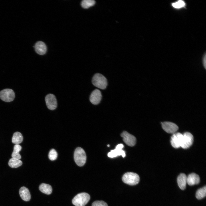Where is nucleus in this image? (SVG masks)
I'll use <instances>...</instances> for the list:
<instances>
[{
	"mask_svg": "<svg viewBox=\"0 0 206 206\" xmlns=\"http://www.w3.org/2000/svg\"><path fill=\"white\" fill-rule=\"evenodd\" d=\"M92 82L94 86L102 90L105 89L108 84L106 78L102 74L98 73L93 76Z\"/></svg>",
	"mask_w": 206,
	"mask_h": 206,
	"instance_id": "obj_1",
	"label": "nucleus"
},
{
	"mask_svg": "<svg viewBox=\"0 0 206 206\" xmlns=\"http://www.w3.org/2000/svg\"><path fill=\"white\" fill-rule=\"evenodd\" d=\"M75 161L79 166H83L85 163L86 160V153L82 148L78 147L75 149L74 154Z\"/></svg>",
	"mask_w": 206,
	"mask_h": 206,
	"instance_id": "obj_2",
	"label": "nucleus"
},
{
	"mask_svg": "<svg viewBox=\"0 0 206 206\" xmlns=\"http://www.w3.org/2000/svg\"><path fill=\"white\" fill-rule=\"evenodd\" d=\"M90 196L86 193H82L76 195L73 199L72 203L75 206H84L89 201Z\"/></svg>",
	"mask_w": 206,
	"mask_h": 206,
	"instance_id": "obj_3",
	"label": "nucleus"
},
{
	"mask_svg": "<svg viewBox=\"0 0 206 206\" xmlns=\"http://www.w3.org/2000/svg\"><path fill=\"white\" fill-rule=\"evenodd\" d=\"M122 180L125 183L130 185H135L139 182L140 178L137 174L131 172L125 173L122 176Z\"/></svg>",
	"mask_w": 206,
	"mask_h": 206,
	"instance_id": "obj_4",
	"label": "nucleus"
},
{
	"mask_svg": "<svg viewBox=\"0 0 206 206\" xmlns=\"http://www.w3.org/2000/svg\"><path fill=\"white\" fill-rule=\"evenodd\" d=\"M15 97V93L13 90L10 89H5L0 92V98L6 102L12 101Z\"/></svg>",
	"mask_w": 206,
	"mask_h": 206,
	"instance_id": "obj_5",
	"label": "nucleus"
},
{
	"mask_svg": "<svg viewBox=\"0 0 206 206\" xmlns=\"http://www.w3.org/2000/svg\"><path fill=\"white\" fill-rule=\"evenodd\" d=\"M193 141V135L188 132H185L183 134V138L181 147L186 149L190 147L192 144Z\"/></svg>",
	"mask_w": 206,
	"mask_h": 206,
	"instance_id": "obj_6",
	"label": "nucleus"
},
{
	"mask_svg": "<svg viewBox=\"0 0 206 206\" xmlns=\"http://www.w3.org/2000/svg\"><path fill=\"white\" fill-rule=\"evenodd\" d=\"M45 102L47 108L49 110L55 109L57 106V102L55 96L53 94H49L45 97Z\"/></svg>",
	"mask_w": 206,
	"mask_h": 206,
	"instance_id": "obj_7",
	"label": "nucleus"
},
{
	"mask_svg": "<svg viewBox=\"0 0 206 206\" xmlns=\"http://www.w3.org/2000/svg\"><path fill=\"white\" fill-rule=\"evenodd\" d=\"M124 146L122 144H119L116 146L115 148L111 150L108 154V156L110 158H114L121 155L124 157L126 156L125 152L122 150Z\"/></svg>",
	"mask_w": 206,
	"mask_h": 206,
	"instance_id": "obj_8",
	"label": "nucleus"
},
{
	"mask_svg": "<svg viewBox=\"0 0 206 206\" xmlns=\"http://www.w3.org/2000/svg\"><path fill=\"white\" fill-rule=\"evenodd\" d=\"M121 136L123 138V140L127 145L132 146L135 144L136 139L133 135L124 131L121 133Z\"/></svg>",
	"mask_w": 206,
	"mask_h": 206,
	"instance_id": "obj_9",
	"label": "nucleus"
},
{
	"mask_svg": "<svg viewBox=\"0 0 206 206\" xmlns=\"http://www.w3.org/2000/svg\"><path fill=\"white\" fill-rule=\"evenodd\" d=\"M183 134L180 132L173 134L171 137V143L172 146L175 148H178L181 147Z\"/></svg>",
	"mask_w": 206,
	"mask_h": 206,
	"instance_id": "obj_10",
	"label": "nucleus"
},
{
	"mask_svg": "<svg viewBox=\"0 0 206 206\" xmlns=\"http://www.w3.org/2000/svg\"><path fill=\"white\" fill-rule=\"evenodd\" d=\"M163 129L169 133L174 134L178 129V126L175 123L170 122H165L162 123Z\"/></svg>",
	"mask_w": 206,
	"mask_h": 206,
	"instance_id": "obj_11",
	"label": "nucleus"
},
{
	"mask_svg": "<svg viewBox=\"0 0 206 206\" xmlns=\"http://www.w3.org/2000/svg\"><path fill=\"white\" fill-rule=\"evenodd\" d=\"M102 95L100 91L97 89L93 91L91 93L90 100L93 104L97 105L99 104L102 99Z\"/></svg>",
	"mask_w": 206,
	"mask_h": 206,
	"instance_id": "obj_12",
	"label": "nucleus"
},
{
	"mask_svg": "<svg viewBox=\"0 0 206 206\" xmlns=\"http://www.w3.org/2000/svg\"><path fill=\"white\" fill-rule=\"evenodd\" d=\"M34 48L36 52L40 55L45 54L47 50L45 44L41 41L37 42L35 45Z\"/></svg>",
	"mask_w": 206,
	"mask_h": 206,
	"instance_id": "obj_13",
	"label": "nucleus"
},
{
	"mask_svg": "<svg viewBox=\"0 0 206 206\" xmlns=\"http://www.w3.org/2000/svg\"><path fill=\"white\" fill-rule=\"evenodd\" d=\"M200 181L199 177L195 173L190 174L187 177V183L189 185L197 184L199 183Z\"/></svg>",
	"mask_w": 206,
	"mask_h": 206,
	"instance_id": "obj_14",
	"label": "nucleus"
},
{
	"mask_svg": "<svg viewBox=\"0 0 206 206\" xmlns=\"http://www.w3.org/2000/svg\"><path fill=\"white\" fill-rule=\"evenodd\" d=\"M19 193L22 199L28 201L31 199V195L29 189L25 187H21L19 190Z\"/></svg>",
	"mask_w": 206,
	"mask_h": 206,
	"instance_id": "obj_15",
	"label": "nucleus"
},
{
	"mask_svg": "<svg viewBox=\"0 0 206 206\" xmlns=\"http://www.w3.org/2000/svg\"><path fill=\"white\" fill-rule=\"evenodd\" d=\"M177 182L178 186L182 190L186 188L187 183V176L184 173H181L178 177Z\"/></svg>",
	"mask_w": 206,
	"mask_h": 206,
	"instance_id": "obj_16",
	"label": "nucleus"
},
{
	"mask_svg": "<svg viewBox=\"0 0 206 206\" xmlns=\"http://www.w3.org/2000/svg\"><path fill=\"white\" fill-rule=\"evenodd\" d=\"M39 189L41 192L47 195L51 194L52 191V188L51 185L44 183L41 184L39 185Z\"/></svg>",
	"mask_w": 206,
	"mask_h": 206,
	"instance_id": "obj_17",
	"label": "nucleus"
},
{
	"mask_svg": "<svg viewBox=\"0 0 206 206\" xmlns=\"http://www.w3.org/2000/svg\"><path fill=\"white\" fill-rule=\"evenodd\" d=\"M21 146L19 144H15L14 146L12 154V158L20 160L21 157L19 154V152L21 149Z\"/></svg>",
	"mask_w": 206,
	"mask_h": 206,
	"instance_id": "obj_18",
	"label": "nucleus"
},
{
	"mask_svg": "<svg viewBox=\"0 0 206 206\" xmlns=\"http://www.w3.org/2000/svg\"><path fill=\"white\" fill-rule=\"evenodd\" d=\"M23 136L22 134L19 132H15L12 138V142L16 144L21 143L23 140Z\"/></svg>",
	"mask_w": 206,
	"mask_h": 206,
	"instance_id": "obj_19",
	"label": "nucleus"
},
{
	"mask_svg": "<svg viewBox=\"0 0 206 206\" xmlns=\"http://www.w3.org/2000/svg\"><path fill=\"white\" fill-rule=\"evenodd\" d=\"M22 164V162L20 160L11 158L8 162L9 165L12 168H16L21 166Z\"/></svg>",
	"mask_w": 206,
	"mask_h": 206,
	"instance_id": "obj_20",
	"label": "nucleus"
},
{
	"mask_svg": "<svg viewBox=\"0 0 206 206\" xmlns=\"http://www.w3.org/2000/svg\"><path fill=\"white\" fill-rule=\"evenodd\" d=\"M206 195V187H203L199 189L196 193V197L198 199H201L204 197Z\"/></svg>",
	"mask_w": 206,
	"mask_h": 206,
	"instance_id": "obj_21",
	"label": "nucleus"
},
{
	"mask_svg": "<svg viewBox=\"0 0 206 206\" xmlns=\"http://www.w3.org/2000/svg\"><path fill=\"white\" fill-rule=\"evenodd\" d=\"M95 3V1L93 0H84L82 1L81 5L83 8L87 9L93 6Z\"/></svg>",
	"mask_w": 206,
	"mask_h": 206,
	"instance_id": "obj_22",
	"label": "nucleus"
},
{
	"mask_svg": "<svg viewBox=\"0 0 206 206\" xmlns=\"http://www.w3.org/2000/svg\"><path fill=\"white\" fill-rule=\"evenodd\" d=\"M58 157V153L54 149H52L49 151L48 157L51 161H54Z\"/></svg>",
	"mask_w": 206,
	"mask_h": 206,
	"instance_id": "obj_23",
	"label": "nucleus"
},
{
	"mask_svg": "<svg viewBox=\"0 0 206 206\" xmlns=\"http://www.w3.org/2000/svg\"><path fill=\"white\" fill-rule=\"evenodd\" d=\"M185 3L182 0H179L172 3V6L175 8H179L184 7Z\"/></svg>",
	"mask_w": 206,
	"mask_h": 206,
	"instance_id": "obj_24",
	"label": "nucleus"
},
{
	"mask_svg": "<svg viewBox=\"0 0 206 206\" xmlns=\"http://www.w3.org/2000/svg\"><path fill=\"white\" fill-rule=\"evenodd\" d=\"M92 206H108L107 204L102 201H94L92 204Z\"/></svg>",
	"mask_w": 206,
	"mask_h": 206,
	"instance_id": "obj_25",
	"label": "nucleus"
},
{
	"mask_svg": "<svg viewBox=\"0 0 206 206\" xmlns=\"http://www.w3.org/2000/svg\"><path fill=\"white\" fill-rule=\"evenodd\" d=\"M203 66L206 69V54H205V55L203 56Z\"/></svg>",
	"mask_w": 206,
	"mask_h": 206,
	"instance_id": "obj_26",
	"label": "nucleus"
},
{
	"mask_svg": "<svg viewBox=\"0 0 206 206\" xmlns=\"http://www.w3.org/2000/svg\"><path fill=\"white\" fill-rule=\"evenodd\" d=\"M107 146H108L109 147V146H110V145H109V144H108V145H107Z\"/></svg>",
	"mask_w": 206,
	"mask_h": 206,
	"instance_id": "obj_27",
	"label": "nucleus"
}]
</instances>
